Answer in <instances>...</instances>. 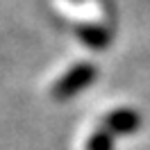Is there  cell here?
Listing matches in <instances>:
<instances>
[{
    "label": "cell",
    "instance_id": "obj_1",
    "mask_svg": "<svg viewBox=\"0 0 150 150\" xmlns=\"http://www.w3.org/2000/svg\"><path fill=\"white\" fill-rule=\"evenodd\" d=\"M89 77H91V68H89V66L73 68V71L66 75L64 80H59V82H57L55 93H57V96H68V93H73V91H77L80 86L84 84Z\"/></svg>",
    "mask_w": 150,
    "mask_h": 150
}]
</instances>
